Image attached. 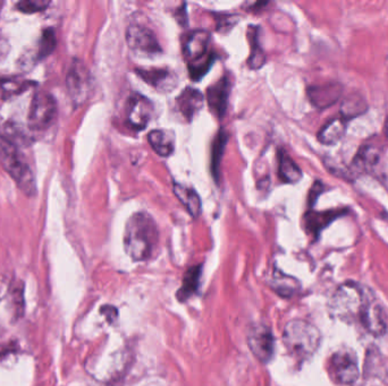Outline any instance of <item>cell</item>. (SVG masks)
<instances>
[{"label":"cell","mask_w":388,"mask_h":386,"mask_svg":"<svg viewBox=\"0 0 388 386\" xmlns=\"http://www.w3.org/2000/svg\"><path fill=\"white\" fill-rule=\"evenodd\" d=\"M158 227L151 215L136 212L129 217L124 234L125 252L136 262L153 258L158 246Z\"/></svg>","instance_id":"1"},{"label":"cell","mask_w":388,"mask_h":386,"mask_svg":"<svg viewBox=\"0 0 388 386\" xmlns=\"http://www.w3.org/2000/svg\"><path fill=\"white\" fill-rule=\"evenodd\" d=\"M375 301L376 298L365 287L348 281L339 287L331 298L329 307L334 318L344 320L346 323H360L363 325Z\"/></svg>","instance_id":"2"},{"label":"cell","mask_w":388,"mask_h":386,"mask_svg":"<svg viewBox=\"0 0 388 386\" xmlns=\"http://www.w3.org/2000/svg\"><path fill=\"white\" fill-rule=\"evenodd\" d=\"M320 341L319 330L305 320H290L283 332V342L288 354L299 361L312 357L319 348Z\"/></svg>","instance_id":"3"},{"label":"cell","mask_w":388,"mask_h":386,"mask_svg":"<svg viewBox=\"0 0 388 386\" xmlns=\"http://www.w3.org/2000/svg\"><path fill=\"white\" fill-rule=\"evenodd\" d=\"M0 164L6 170L20 192L32 198L37 194L35 175L22 152L13 142L0 134Z\"/></svg>","instance_id":"4"},{"label":"cell","mask_w":388,"mask_h":386,"mask_svg":"<svg viewBox=\"0 0 388 386\" xmlns=\"http://www.w3.org/2000/svg\"><path fill=\"white\" fill-rule=\"evenodd\" d=\"M210 35L206 30L191 32L185 39L183 54L192 80H199L209 71L215 54L209 52Z\"/></svg>","instance_id":"5"},{"label":"cell","mask_w":388,"mask_h":386,"mask_svg":"<svg viewBox=\"0 0 388 386\" xmlns=\"http://www.w3.org/2000/svg\"><path fill=\"white\" fill-rule=\"evenodd\" d=\"M57 116V102L49 92H35L30 107L28 123L35 132H45L52 126Z\"/></svg>","instance_id":"6"},{"label":"cell","mask_w":388,"mask_h":386,"mask_svg":"<svg viewBox=\"0 0 388 386\" xmlns=\"http://www.w3.org/2000/svg\"><path fill=\"white\" fill-rule=\"evenodd\" d=\"M328 373L339 385H352L359 378L360 369L355 352L341 349L335 352L328 363Z\"/></svg>","instance_id":"7"},{"label":"cell","mask_w":388,"mask_h":386,"mask_svg":"<svg viewBox=\"0 0 388 386\" xmlns=\"http://www.w3.org/2000/svg\"><path fill=\"white\" fill-rule=\"evenodd\" d=\"M67 92L75 106H81L89 97L91 75L83 61L74 59L66 76Z\"/></svg>","instance_id":"8"},{"label":"cell","mask_w":388,"mask_h":386,"mask_svg":"<svg viewBox=\"0 0 388 386\" xmlns=\"http://www.w3.org/2000/svg\"><path fill=\"white\" fill-rule=\"evenodd\" d=\"M247 344L254 357L261 363H268L274 357L275 340L267 326L261 324L252 326L247 334Z\"/></svg>","instance_id":"9"},{"label":"cell","mask_w":388,"mask_h":386,"mask_svg":"<svg viewBox=\"0 0 388 386\" xmlns=\"http://www.w3.org/2000/svg\"><path fill=\"white\" fill-rule=\"evenodd\" d=\"M125 114L127 123L131 128L143 131L153 117V102L148 97L134 93L127 99Z\"/></svg>","instance_id":"10"},{"label":"cell","mask_w":388,"mask_h":386,"mask_svg":"<svg viewBox=\"0 0 388 386\" xmlns=\"http://www.w3.org/2000/svg\"><path fill=\"white\" fill-rule=\"evenodd\" d=\"M127 41L133 52L143 54H158L160 44L153 30L141 24H132L127 28Z\"/></svg>","instance_id":"11"},{"label":"cell","mask_w":388,"mask_h":386,"mask_svg":"<svg viewBox=\"0 0 388 386\" xmlns=\"http://www.w3.org/2000/svg\"><path fill=\"white\" fill-rule=\"evenodd\" d=\"M230 95V80L228 75L223 76L215 84L210 85L207 89L208 106L210 111L216 118L223 119L228 106V97Z\"/></svg>","instance_id":"12"},{"label":"cell","mask_w":388,"mask_h":386,"mask_svg":"<svg viewBox=\"0 0 388 386\" xmlns=\"http://www.w3.org/2000/svg\"><path fill=\"white\" fill-rule=\"evenodd\" d=\"M136 74L153 89L167 93L177 86V75L170 69H136Z\"/></svg>","instance_id":"13"},{"label":"cell","mask_w":388,"mask_h":386,"mask_svg":"<svg viewBox=\"0 0 388 386\" xmlns=\"http://www.w3.org/2000/svg\"><path fill=\"white\" fill-rule=\"evenodd\" d=\"M343 88L339 83H326L322 85L310 86L308 89V97L311 103L316 108L326 109L333 106L334 103L341 99Z\"/></svg>","instance_id":"14"},{"label":"cell","mask_w":388,"mask_h":386,"mask_svg":"<svg viewBox=\"0 0 388 386\" xmlns=\"http://www.w3.org/2000/svg\"><path fill=\"white\" fill-rule=\"evenodd\" d=\"M176 104L185 121H192L204 106V95L199 90L187 88L176 99Z\"/></svg>","instance_id":"15"},{"label":"cell","mask_w":388,"mask_h":386,"mask_svg":"<svg viewBox=\"0 0 388 386\" xmlns=\"http://www.w3.org/2000/svg\"><path fill=\"white\" fill-rule=\"evenodd\" d=\"M148 140L160 157H170L175 151V134L168 129H155L148 135Z\"/></svg>","instance_id":"16"},{"label":"cell","mask_w":388,"mask_h":386,"mask_svg":"<svg viewBox=\"0 0 388 386\" xmlns=\"http://www.w3.org/2000/svg\"><path fill=\"white\" fill-rule=\"evenodd\" d=\"M247 41L250 43V57L247 59V66L253 71L261 68L266 63V54L260 43V28L250 25L247 28Z\"/></svg>","instance_id":"17"},{"label":"cell","mask_w":388,"mask_h":386,"mask_svg":"<svg viewBox=\"0 0 388 386\" xmlns=\"http://www.w3.org/2000/svg\"><path fill=\"white\" fill-rule=\"evenodd\" d=\"M382 150L375 145H365L359 150L353 160L354 171L370 172L380 162Z\"/></svg>","instance_id":"18"},{"label":"cell","mask_w":388,"mask_h":386,"mask_svg":"<svg viewBox=\"0 0 388 386\" xmlns=\"http://www.w3.org/2000/svg\"><path fill=\"white\" fill-rule=\"evenodd\" d=\"M174 194H175L176 198H179L180 202L184 205L191 217H198L199 215H201V198L194 189L175 183H174Z\"/></svg>","instance_id":"19"},{"label":"cell","mask_w":388,"mask_h":386,"mask_svg":"<svg viewBox=\"0 0 388 386\" xmlns=\"http://www.w3.org/2000/svg\"><path fill=\"white\" fill-rule=\"evenodd\" d=\"M346 131V123L342 118H334L320 129L318 140L320 143L333 145L342 140Z\"/></svg>","instance_id":"20"},{"label":"cell","mask_w":388,"mask_h":386,"mask_svg":"<svg viewBox=\"0 0 388 386\" xmlns=\"http://www.w3.org/2000/svg\"><path fill=\"white\" fill-rule=\"evenodd\" d=\"M367 110H368V104L365 99L360 95H351L343 100L339 114H341V118L346 121L363 115Z\"/></svg>","instance_id":"21"},{"label":"cell","mask_w":388,"mask_h":386,"mask_svg":"<svg viewBox=\"0 0 388 386\" xmlns=\"http://www.w3.org/2000/svg\"><path fill=\"white\" fill-rule=\"evenodd\" d=\"M341 215H343V212H309L308 215H305V226L312 235L318 236L325 227Z\"/></svg>","instance_id":"22"},{"label":"cell","mask_w":388,"mask_h":386,"mask_svg":"<svg viewBox=\"0 0 388 386\" xmlns=\"http://www.w3.org/2000/svg\"><path fill=\"white\" fill-rule=\"evenodd\" d=\"M201 272V265L192 266L191 269L187 270L184 278H183L181 289L177 292V298L180 301H187L198 291Z\"/></svg>","instance_id":"23"},{"label":"cell","mask_w":388,"mask_h":386,"mask_svg":"<svg viewBox=\"0 0 388 386\" xmlns=\"http://www.w3.org/2000/svg\"><path fill=\"white\" fill-rule=\"evenodd\" d=\"M278 162L279 177L283 181L290 183L300 181L302 178L301 169L286 152H279Z\"/></svg>","instance_id":"24"},{"label":"cell","mask_w":388,"mask_h":386,"mask_svg":"<svg viewBox=\"0 0 388 386\" xmlns=\"http://www.w3.org/2000/svg\"><path fill=\"white\" fill-rule=\"evenodd\" d=\"M228 134L224 128L219 131L216 135L213 143V155H211V171L215 177L216 183H219V175H221V163H222L224 150L228 144Z\"/></svg>","instance_id":"25"},{"label":"cell","mask_w":388,"mask_h":386,"mask_svg":"<svg viewBox=\"0 0 388 386\" xmlns=\"http://www.w3.org/2000/svg\"><path fill=\"white\" fill-rule=\"evenodd\" d=\"M56 43V35L55 30L52 28L43 30L42 35H41L40 42H39V52H37V57L40 59L47 58L48 56L52 54V52L55 50Z\"/></svg>","instance_id":"26"},{"label":"cell","mask_w":388,"mask_h":386,"mask_svg":"<svg viewBox=\"0 0 388 386\" xmlns=\"http://www.w3.org/2000/svg\"><path fill=\"white\" fill-rule=\"evenodd\" d=\"M49 5L48 0H23L16 5V8L24 14H35L46 11Z\"/></svg>","instance_id":"27"},{"label":"cell","mask_w":388,"mask_h":386,"mask_svg":"<svg viewBox=\"0 0 388 386\" xmlns=\"http://www.w3.org/2000/svg\"><path fill=\"white\" fill-rule=\"evenodd\" d=\"M23 294V284H20V286L16 284V287H15V290L13 291V297H14V301H13V303H14L15 313H16L18 316H22V315H23L24 307H25L24 306Z\"/></svg>","instance_id":"28"},{"label":"cell","mask_w":388,"mask_h":386,"mask_svg":"<svg viewBox=\"0 0 388 386\" xmlns=\"http://www.w3.org/2000/svg\"><path fill=\"white\" fill-rule=\"evenodd\" d=\"M384 132H385L386 138H388V117L385 121V127H384Z\"/></svg>","instance_id":"29"}]
</instances>
